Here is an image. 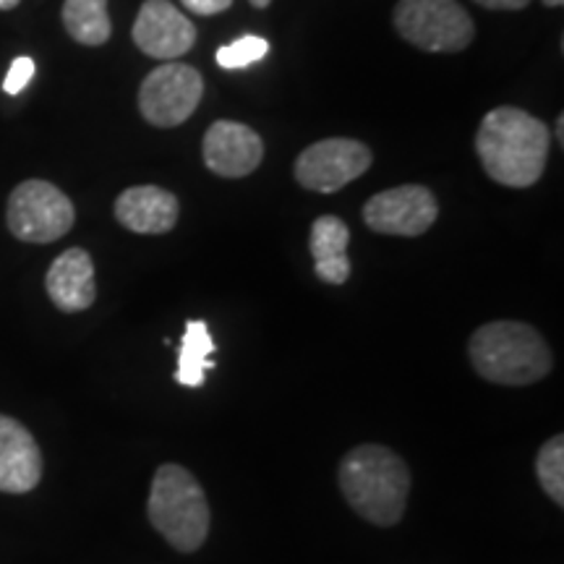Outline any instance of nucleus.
Segmentation results:
<instances>
[{"instance_id":"nucleus-1","label":"nucleus","mask_w":564,"mask_h":564,"mask_svg":"<svg viewBox=\"0 0 564 564\" xmlns=\"http://www.w3.org/2000/svg\"><path fill=\"white\" fill-rule=\"evenodd\" d=\"M546 123L520 108H497L486 112L476 133V154L491 181L510 188L539 183L549 160Z\"/></svg>"},{"instance_id":"nucleus-2","label":"nucleus","mask_w":564,"mask_h":564,"mask_svg":"<svg viewBox=\"0 0 564 564\" xmlns=\"http://www.w3.org/2000/svg\"><path fill=\"white\" fill-rule=\"evenodd\" d=\"M340 491L358 518L379 528L398 525L411 494V470L384 444H361L343 457Z\"/></svg>"},{"instance_id":"nucleus-3","label":"nucleus","mask_w":564,"mask_h":564,"mask_svg":"<svg viewBox=\"0 0 564 564\" xmlns=\"http://www.w3.org/2000/svg\"><path fill=\"white\" fill-rule=\"evenodd\" d=\"M468 356L478 377L491 384L528 387L552 371V350L539 329L523 322H489L470 335Z\"/></svg>"},{"instance_id":"nucleus-4","label":"nucleus","mask_w":564,"mask_h":564,"mask_svg":"<svg viewBox=\"0 0 564 564\" xmlns=\"http://www.w3.org/2000/svg\"><path fill=\"white\" fill-rule=\"evenodd\" d=\"M147 514L154 531L181 554L202 549L209 535L212 512L207 494L192 470L178 463H165L154 470Z\"/></svg>"},{"instance_id":"nucleus-5","label":"nucleus","mask_w":564,"mask_h":564,"mask_svg":"<svg viewBox=\"0 0 564 564\" xmlns=\"http://www.w3.org/2000/svg\"><path fill=\"white\" fill-rule=\"evenodd\" d=\"M394 30L426 53H460L476 34L474 19L457 0H400Z\"/></svg>"},{"instance_id":"nucleus-6","label":"nucleus","mask_w":564,"mask_h":564,"mask_svg":"<svg viewBox=\"0 0 564 564\" xmlns=\"http://www.w3.org/2000/svg\"><path fill=\"white\" fill-rule=\"evenodd\" d=\"M76 209L58 186L47 181H24L13 188L6 209L9 230L24 243L61 241L74 228Z\"/></svg>"},{"instance_id":"nucleus-7","label":"nucleus","mask_w":564,"mask_h":564,"mask_svg":"<svg viewBox=\"0 0 564 564\" xmlns=\"http://www.w3.org/2000/svg\"><path fill=\"white\" fill-rule=\"evenodd\" d=\"M204 95L202 74L188 63H162L139 89V110L147 123L173 129L194 116Z\"/></svg>"},{"instance_id":"nucleus-8","label":"nucleus","mask_w":564,"mask_h":564,"mask_svg":"<svg viewBox=\"0 0 564 564\" xmlns=\"http://www.w3.org/2000/svg\"><path fill=\"white\" fill-rule=\"evenodd\" d=\"M371 167V150L356 139H324L295 160V181L308 192L335 194Z\"/></svg>"},{"instance_id":"nucleus-9","label":"nucleus","mask_w":564,"mask_h":564,"mask_svg":"<svg viewBox=\"0 0 564 564\" xmlns=\"http://www.w3.org/2000/svg\"><path fill=\"white\" fill-rule=\"evenodd\" d=\"M436 217H440V204L434 194L415 183L371 196L364 207L366 228L382 236H423L436 223Z\"/></svg>"},{"instance_id":"nucleus-10","label":"nucleus","mask_w":564,"mask_h":564,"mask_svg":"<svg viewBox=\"0 0 564 564\" xmlns=\"http://www.w3.org/2000/svg\"><path fill=\"white\" fill-rule=\"evenodd\" d=\"M133 42L144 55L158 61H175L196 42L192 19H186L171 0H147L133 21Z\"/></svg>"},{"instance_id":"nucleus-11","label":"nucleus","mask_w":564,"mask_h":564,"mask_svg":"<svg viewBox=\"0 0 564 564\" xmlns=\"http://www.w3.org/2000/svg\"><path fill=\"white\" fill-rule=\"evenodd\" d=\"M204 162L220 178H243L262 165V137L249 126L236 121H217L204 133Z\"/></svg>"},{"instance_id":"nucleus-12","label":"nucleus","mask_w":564,"mask_h":564,"mask_svg":"<svg viewBox=\"0 0 564 564\" xmlns=\"http://www.w3.org/2000/svg\"><path fill=\"white\" fill-rule=\"evenodd\" d=\"M42 470V449L30 429L0 413V491L30 494L40 486Z\"/></svg>"},{"instance_id":"nucleus-13","label":"nucleus","mask_w":564,"mask_h":564,"mask_svg":"<svg viewBox=\"0 0 564 564\" xmlns=\"http://www.w3.org/2000/svg\"><path fill=\"white\" fill-rule=\"evenodd\" d=\"M47 295L53 306L66 314L87 312L97 299L95 285V262L84 249H68L51 264L45 278Z\"/></svg>"},{"instance_id":"nucleus-14","label":"nucleus","mask_w":564,"mask_h":564,"mask_svg":"<svg viewBox=\"0 0 564 564\" xmlns=\"http://www.w3.org/2000/svg\"><path fill=\"white\" fill-rule=\"evenodd\" d=\"M178 199L160 186H133L116 199V220L139 236H162L178 223Z\"/></svg>"},{"instance_id":"nucleus-15","label":"nucleus","mask_w":564,"mask_h":564,"mask_svg":"<svg viewBox=\"0 0 564 564\" xmlns=\"http://www.w3.org/2000/svg\"><path fill=\"white\" fill-rule=\"evenodd\" d=\"M350 230L340 217L322 215L312 225V238H308V249H312L316 278L327 285H345L350 280V259H348Z\"/></svg>"},{"instance_id":"nucleus-16","label":"nucleus","mask_w":564,"mask_h":564,"mask_svg":"<svg viewBox=\"0 0 564 564\" xmlns=\"http://www.w3.org/2000/svg\"><path fill=\"white\" fill-rule=\"evenodd\" d=\"M215 340H212L207 322L192 319L183 329L178 348V369H175V382L181 387L199 390L207 382V371L215 369Z\"/></svg>"},{"instance_id":"nucleus-17","label":"nucleus","mask_w":564,"mask_h":564,"mask_svg":"<svg viewBox=\"0 0 564 564\" xmlns=\"http://www.w3.org/2000/svg\"><path fill=\"white\" fill-rule=\"evenodd\" d=\"M63 26L82 45H105L112 34L108 0H66L63 3Z\"/></svg>"},{"instance_id":"nucleus-18","label":"nucleus","mask_w":564,"mask_h":564,"mask_svg":"<svg viewBox=\"0 0 564 564\" xmlns=\"http://www.w3.org/2000/svg\"><path fill=\"white\" fill-rule=\"evenodd\" d=\"M535 476L541 489L556 507H564V436L556 434L544 442L535 457Z\"/></svg>"},{"instance_id":"nucleus-19","label":"nucleus","mask_w":564,"mask_h":564,"mask_svg":"<svg viewBox=\"0 0 564 564\" xmlns=\"http://www.w3.org/2000/svg\"><path fill=\"white\" fill-rule=\"evenodd\" d=\"M267 53H270V42L264 37H257V34H246V37L220 47V51H217V63H220L223 68L236 70L253 66V63L262 61Z\"/></svg>"},{"instance_id":"nucleus-20","label":"nucleus","mask_w":564,"mask_h":564,"mask_svg":"<svg viewBox=\"0 0 564 564\" xmlns=\"http://www.w3.org/2000/svg\"><path fill=\"white\" fill-rule=\"evenodd\" d=\"M32 76H34V61L32 58H17L11 63L9 74H6L3 89L9 91V95H21V91L26 89V84L32 82Z\"/></svg>"},{"instance_id":"nucleus-21","label":"nucleus","mask_w":564,"mask_h":564,"mask_svg":"<svg viewBox=\"0 0 564 564\" xmlns=\"http://www.w3.org/2000/svg\"><path fill=\"white\" fill-rule=\"evenodd\" d=\"M181 3L196 17H217V13L230 9L232 0H181Z\"/></svg>"},{"instance_id":"nucleus-22","label":"nucleus","mask_w":564,"mask_h":564,"mask_svg":"<svg viewBox=\"0 0 564 564\" xmlns=\"http://www.w3.org/2000/svg\"><path fill=\"white\" fill-rule=\"evenodd\" d=\"M478 6H484V9L489 11H520L525 9L531 0H476Z\"/></svg>"},{"instance_id":"nucleus-23","label":"nucleus","mask_w":564,"mask_h":564,"mask_svg":"<svg viewBox=\"0 0 564 564\" xmlns=\"http://www.w3.org/2000/svg\"><path fill=\"white\" fill-rule=\"evenodd\" d=\"M19 3H21V0H0V11H11V9H17Z\"/></svg>"},{"instance_id":"nucleus-24","label":"nucleus","mask_w":564,"mask_h":564,"mask_svg":"<svg viewBox=\"0 0 564 564\" xmlns=\"http://www.w3.org/2000/svg\"><path fill=\"white\" fill-rule=\"evenodd\" d=\"M272 0H251V6L253 9H267V6H270Z\"/></svg>"},{"instance_id":"nucleus-25","label":"nucleus","mask_w":564,"mask_h":564,"mask_svg":"<svg viewBox=\"0 0 564 564\" xmlns=\"http://www.w3.org/2000/svg\"><path fill=\"white\" fill-rule=\"evenodd\" d=\"M544 3L549 6V9H556V6H562L564 0H544Z\"/></svg>"}]
</instances>
